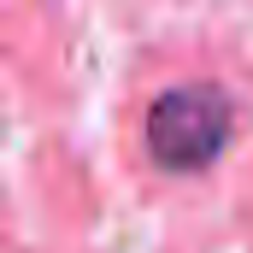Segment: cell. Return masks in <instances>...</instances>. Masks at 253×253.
Segmentation results:
<instances>
[{
  "label": "cell",
  "instance_id": "cell-1",
  "mask_svg": "<svg viewBox=\"0 0 253 253\" xmlns=\"http://www.w3.org/2000/svg\"><path fill=\"white\" fill-rule=\"evenodd\" d=\"M230 141V100L218 88H171L147 106V153L165 171H200Z\"/></svg>",
  "mask_w": 253,
  "mask_h": 253
}]
</instances>
